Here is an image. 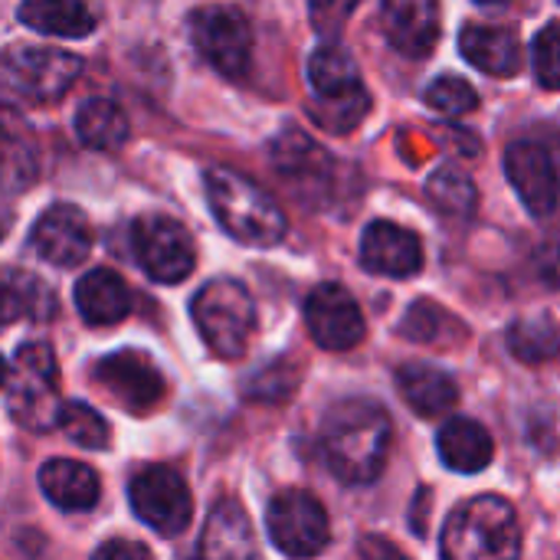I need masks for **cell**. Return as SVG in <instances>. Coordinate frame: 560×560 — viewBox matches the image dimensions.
Masks as SVG:
<instances>
[{
  "label": "cell",
  "instance_id": "cell-17",
  "mask_svg": "<svg viewBox=\"0 0 560 560\" xmlns=\"http://www.w3.org/2000/svg\"><path fill=\"white\" fill-rule=\"evenodd\" d=\"M381 30L397 52H404L410 59H423L440 43V7L427 3V0L384 3Z\"/></svg>",
  "mask_w": 560,
  "mask_h": 560
},
{
  "label": "cell",
  "instance_id": "cell-31",
  "mask_svg": "<svg viewBox=\"0 0 560 560\" xmlns=\"http://www.w3.org/2000/svg\"><path fill=\"white\" fill-rule=\"evenodd\" d=\"M59 430L66 433V440H72L75 446L82 450H105L108 440H112V430L108 423L89 407V404H62V413H59Z\"/></svg>",
  "mask_w": 560,
  "mask_h": 560
},
{
  "label": "cell",
  "instance_id": "cell-16",
  "mask_svg": "<svg viewBox=\"0 0 560 560\" xmlns=\"http://www.w3.org/2000/svg\"><path fill=\"white\" fill-rule=\"evenodd\" d=\"M361 266L374 276L410 279L423 269V243L413 230L377 220L361 236Z\"/></svg>",
  "mask_w": 560,
  "mask_h": 560
},
{
  "label": "cell",
  "instance_id": "cell-34",
  "mask_svg": "<svg viewBox=\"0 0 560 560\" xmlns=\"http://www.w3.org/2000/svg\"><path fill=\"white\" fill-rule=\"evenodd\" d=\"M443 325H450V315L440 308V305H430V302H417L410 305L407 312V322H404V335H410L413 341L420 345H433L443 338Z\"/></svg>",
  "mask_w": 560,
  "mask_h": 560
},
{
  "label": "cell",
  "instance_id": "cell-14",
  "mask_svg": "<svg viewBox=\"0 0 560 560\" xmlns=\"http://www.w3.org/2000/svg\"><path fill=\"white\" fill-rule=\"evenodd\" d=\"M92 223L89 217L72 207V203H52L49 210L39 213V220L33 223V249L39 259L52 262V266H79L89 249H92Z\"/></svg>",
  "mask_w": 560,
  "mask_h": 560
},
{
  "label": "cell",
  "instance_id": "cell-2",
  "mask_svg": "<svg viewBox=\"0 0 560 560\" xmlns=\"http://www.w3.org/2000/svg\"><path fill=\"white\" fill-rule=\"evenodd\" d=\"M207 180V200L213 207L217 223L243 246H276L285 236V213L272 200L269 190H262L256 180L233 167H210L203 174Z\"/></svg>",
  "mask_w": 560,
  "mask_h": 560
},
{
  "label": "cell",
  "instance_id": "cell-24",
  "mask_svg": "<svg viewBox=\"0 0 560 560\" xmlns=\"http://www.w3.org/2000/svg\"><path fill=\"white\" fill-rule=\"evenodd\" d=\"M397 390L400 397L420 413V417H446L456 400H459V387L456 381L430 364H404L397 371Z\"/></svg>",
  "mask_w": 560,
  "mask_h": 560
},
{
  "label": "cell",
  "instance_id": "cell-28",
  "mask_svg": "<svg viewBox=\"0 0 560 560\" xmlns=\"http://www.w3.org/2000/svg\"><path fill=\"white\" fill-rule=\"evenodd\" d=\"M328 158L331 154H325L312 138L295 128L282 131V138L272 144V164L285 180H322V174L331 167Z\"/></svg>",
  "mask_w": 560,
  "mask_h": 560
},
{
  "label": "cell",
  "instance_id": "cell-19",
  "mask_svg": "<svg viewBox=\"0 0 560 560\" xmlns=\"http://www.w3.org/2000/svg\"><path fill=\"white\" fill-rule=\"evenodd\" d=\"M197 560H262L243 505H236L233 499H223L210 512L207 528L200 535Z\"/></svg>",
  "mask_w": 560,
  "mask_h": 560
},
{
  "label": "cell",
  "instance_id": "cell-26",
  "mask_svg": "<svg viewBox=\"0 0 560 560\" xmlns=\"http://www.w3.org/2000/svg\"><path fill=\"white\" fill-rule=\"evenodd\" d=\"M75 135L92 151H118L128 141V118L108 98H92L75 115Z\"/></svg>",
  "mask_w": 560,
  "mask_h": 560
},
{
  "label": "cell",
  "instance_id": "cell-15",
  "mask_svg": "<svg viewBox=\"0 0 560 560\" xmlns=\"http://www.w3.org/2000/svg\"><path fill=\"white\" fill-rule=\"evenodd\" d=\"M505 174L522 203L535 217H551L558 210L560 180L555 161L545 148H538L535 141H515L505 151Z\"/></svg>",
  "mask_w": 560,
  "mask_h": 560
},
{
  "label": "cell",
  "instance_id": "cell-12",
  "mask_svg": "<svg viewBox=\"0 0 560 560\" xmlns=\"http://www.w3.org/2000/svg\"><path fill=\"white\" fill-rule=\"evenodd\" d=\"M305 325L315 345L325 351H351L364 341L368 331L361 305L338 282L312 289V295L305 299Z\"/></svg>",
  "mask_w": 560,
  "mask_h": 560
},
{
  "label": "cell",
  "instance_id": "cell-27",
  "mask_svg": "<svg viewBox=\"0 0 560 560\" xmlns=\"http://www.w3.org/2000/svg\"><path fill=\"white\" fill-rule=\"evenodd\" d=\"M56 312V299L36 276L10 272L0 279V328L20 318H49Z\"/></svg>",
  "mask_w": 560,
  "mask_h": 560
},
{
  "label": "cell",
  "instance_id": "cell-8",
  "mask_svg": "<svg viewBox=\"0 0 560 560\" xmlns=\"http://www.w3.org/2000/svg\"><path fill=\"white\" fill-rule=\"evenodd\" d=\"M190 36L197 52L223 75L240 79L249 69L253 59V30L243 10L230 3H210L194 10L190 16Z\"/></svg>",
  "mask_w": 560,
  "mask_h": 560
},
{
  "label": "cell",
  "instance_id": "cell-5",
  "mask_svg": "<svg viewBox=\"0 0 560 560\" xmlns=\"http://www.w3.org/2000/svg\"><path fill=\"white\" fill-rule=\"evenodd\" d=\"M308 82L315 92L312 118L328 131H351L364 121L371 95L361 85L358 62L341 46H318L308 59Z\"/></svg>",
  "mask_w": 560,
  "mask_h": 560
},
{
  "label": "cell",
  "instance_id": "cell-21",
  "mask_svg": "<svg viewBox=\"0 0 560 560\" xmlns=\"http://www.w3.org/2000/svg\"><path fill=\"white\" fill-rule=\"evenodd\" d=\"M75 308L85 325H118L131 312L128 282L112 269H92L75 282Z\"/></svg>",
  "mask_w": 560,
  "mask_h": 560
},
{
  "label": "cell",
  "instance_id": "cell-7",
  "mask_svg": "<svg viewBox=\"0 0 560 560\" xmlns=\"http://www.w3.org/2000/svg\"><path fill=\"white\" fill-rule=\"evenodd\" d=\"M131 249L141 269L164 285H177L194 272L197 246L184 223L164 213H144L131 226Z\"/></svg>",
  "mask_w": 560,
  "mask_h": 560
},
{
  "label": "cell",
  "instance_id": "cell-1",
  "mask_svg": "<svg viewBox=\"0 0 560 560\" xmlns=\"http://www.w3.org/2000/svg\"><path fill=\"white\" fill-rule=\"evenodd\" d=\"M322 453L338 482H374L390 453V417L371 400L335 404L322 427Z\"/></svg>",
  "mask_w": 560,
  "mask_h": 560
},
{
  "label": "cell",
  "instance_id": "cell-22",
  "mask_svg": "<svg viewBox=\"0 0 560 560\" xmlns=\"http://www.w3.org/2000/svg\"><path fill=\"white\" fill-rule=\"evenodd\" d=\"M39 489L62 512H89V509L98 505V495H102L98 476L89 466L75 463V459H49V463H43Z\"/></svg>",
  "mask_w": 560,
  "mask_h": 560
},
{
  "label": "cell",
  "instance_id": "cell-13",
  "mask_svg": "<svg viewBox=\"0 0 560 560\" xmlns=\"http://www.w3.org/2000/svg\"><path fill=\"white\" fill-rule=\"evenodd\" d=\"M95 381L128 413H151L164 400V377L141 351H115L95 364Z\"/></svg>",
  "mask_w": 560,
  "mask_h": 560
},
{
  "label": "cell",
  "instance_id": "cell-6",
  "mask_svg": "<svg viewBox=\"0 0 560 560\" xmlns=\"http://www.w3.org/2000/svg\"><path fill=\"white\" fill-rule=\"evenodd\" d=\"M190 315H194L200 338L217 358L236 361L246 354V345L256 328V305H253V295L240 282L233 279L207 282L194 295Z\"/></svg>",
  "mask_w": 560,
  "mask_h": 560
},
{
  "label": "cell",
  "instance_id": "cell-4",
  "mask_svg": "<svg viewBox=\"0 0 560 560\" xmlns=\"http://www.w3.org/2000/svg\"><path fill=\"white\" fill-rule=\"evenodd\" d=\"M7 410L16 420V427L30 433H46L59 427V368L49 345L30 341L16 348L13 368L7 374Z\"/></svg>",
  "mask_w": 560,
  "mask_h": 560
},
{
  "label": "cell",
  "instance_id": "cell-29",
  "mask_svg": "<svg viewBox=\"0 0 560 560\" xmlns=\"http://www.w3.org/2000/svg\"><path fill=\"white\" fill-rule=\"evenodd\" d=\"M509 351L522 364H545L560 354V331L548 315H528L518 318L509 328Z\"/></svg>",
  "mask_w": 560,
  "mask_h": 560
},
{
  "label": "cell",
  "instance_id": "cell-18",
  "mask_svg": "<svg viewBox=\"0 0 560 560\" xmlns=\"http://www.w3.org/2000/svg\"><path fill=\"white\" fill-rule=\"evenodd\" d=\"M39 177V141L33 125L10 105H0V190L20 194Z\"/></svg>",
  "mask_w": 560,
  "mask_h": 560
},
{
  "label": "cell",
  "instance_id": "cell-10",
  "mask_svg": "<svg viewBox=\"0 0 560 560\" xmlns=\"http://www.w3.org/2000/svg\"><path fill=\"white\" fill-rule=\"evenodd\" d=\"M79 69L82 62L72 52L56 49V46H13L0 62L7 85L16 89L30 102L62 98L72 89Z\"/></svg>",
  "mask_w": 560,
  "mask_h": 560
},
{
  "label": "cell",
  "instance_id": "cell-23",
  "mask_svg": "<svg viewBox=\"0 0 560 560\" xmlns=\"http://www.w3.org/2000/svg\"><path fill=\"white\" fill-rule=\"evenodd\" d=\"M436 446H440V459L453 472H463V476L482 472L492 463V456H495V446H492L489 430L482 423H476V420H466V417L446 420L440 427Z\"/></svg>",
  "mask_w": 560,
  "mask_h": 560
},
{
  "label": "cell",
  "instance_id": "cell-33",
  "mask_svg": "<svg viewBox=\"0 0 560 560\" xmlns=\"http://www.w3.org/2000/svg\"><path fill=\"white\" fill-rule=\"evenodd\" d=\"M535 56V75L545 89H560V20L548 23L532 46Z\"/></svg>",
  "mask_w": 560,
  "mask_h": 560
},
{
  "label": "cell",
  "instance_id": "cell-20",
  "mask_svg": "<svg viewBox=\"0 0 560 560\" xmlns=\"http://www.w3.org/2000/svg\"><path fill=\"white\" fill-rule=\"evenodd\" d=\"M459 49L476 69L499 79H509L522 69L518 30L505 23H466V30L459 33Z\"/></svg>",
  "mask_w": 560,
  "mask_h": 560
},
{
  "label": "cell",
  "instance_id": "cell-11",
  "mask_svg": "<svg viewBox=\"0 0 560 560\" xmlns=\"http://www.w3.org/2000/svg\"><path fill=\"white\" fill-rule=\"evenodd\" d=\"M266 525H269L272 545L289 558H315L331 541L328 512L312 492H302V489L279 492L269 502Z\"/></svg>",
  "mask_w": 560,
  "mask_h": 560
},
{
  "label": "cell",
  "instance_id": "cell-36",
  "mask_svg": "<svg viewBox=\"0 0 560 560\" xmlns=\"http://www.w3.org/2000/svg\"><path fill=\"white\" fill-rule=\"evenodd\" d=\"M361 560H407L390 541L384 538H364L361 541Z\"/></svg>",
  "mask_w": 560,
  "mask_h": 560
},
{
  "label": "cell",
  "instance_id": "cell-30",
  "mask_svg": "<svg viewBox=\"0 0 560 560\" xmlns=\"http://www.w3.org/2000/svg\"><path fill=\"white\" fill-rule=\"evenodd\" d=\"M427 194H430V200L440 207V213H446V217H466V213H472V207H476L472 177L463 174L459 167H450V164L440 167V171L430 177Z\"/></svg>",
  "mask_w": 560,
  "mask_h": 560
},
{
  "label": "cell",
  "instance_id": "cell-38",
  "mask_svg": "<svg viewBox=\"0 0 560 560\" xmlns=\"http://www.w3.org/2000/svg\"><path fill=\"white\" fill-rule=\"evenodd\" d=\"M7 374H10V368H7V361L0 358V387H7Z\"/></svg>",
  "mask_w": 560,
  "mask_h": 560
},
{
  "label": "cell",
  "instance_id": "cell-32",
  "mask_svg": "<svg viewBox=\"0 0 560 560\" xmlns=\"http://www.w3.org/2000/svg\"><path fill=\"white\" fill-rule=\"evenodd\" d=\"M427 105L436 108L440 115L459 118V115L476 112L479 95H476V89H472L466 79H459V75H440V79L427 89Z\"/></svg>",
  "mask_w": 560,
  "mask_h": 560
},
{
  "label": "cell",
  "instance_id": "cell-37",
  "mask_svg": "<svg viewBox=\"0 0 560 560\" xmlns=\"http://www.w3.org/2000/svg\"><path fill=\"white\" fill-rule=\"evenodd\" d=\"M7 230H10V213H7V210L0 207V240L7 236Z\"/></svg>",
  "mask_w": 560,
  "mask_h": 560
},
{
  "label": "cell",
  "instance_id": "cell-25",
  "mask_svg": "<svg viewBox=\"0 0 560 560\" xmlns=\"http://www.w3.org/2000/svg\"><path fill=\"white\" fill-rule=\"evenodd\" d=\"M20 20L26 26H33L36 33L66 36V39L89 36L95 26L92 10L85 3H72V0H30L20 7Z\"/></svg>",
  "mask_w": 560,
  "mask_h": 560
},
{
  "label": "cell",
  "instance_id": "cell-9",
  "mask_svg": "<svg viewBox=\"0 0 560 560\" xmlns=\"http://www.w3.org/2000/svg\"><path fill=\"white\" fill-rule=\"evenodd\" d=\"M128 499L135 515L161 538H174L190 525V489L171 466H144L141 472H135V479L128 482Z\"/></svg>",
  "mask_w": 560,
  "mask_h": 560
},
{
  "label": "cell",
  "instance_id": "cell-35",
  "mask_svg": "<svg viewBox=\"0 0 560 560\" xmlns=\"http://www.w3.org/2000/svg\"><path fill=\"white\" fill-rule=\"evenodd\" d=\"M92 560H151V551L138 541H125V538H112L105 545L95 548Z\"/></svg>",
  "mask_w": 560,
  "mask_h": 560
},
{
  "label": "cell",
  "instance_id": "cell-3",
  "mask_svg": "<svg viewBox=\"0 0 560 560\" xmlns=\"http://www.w3.org/2000/svg\"><path fill=\"white\" fill-rule=\"evenodd\" d=\"M443 560H518L522 525L515 509L499 495H476L463 502L440 538Z\"/></svg>",
  "mask_w": 560,
  "mask_h": 560
}]
</instances>
